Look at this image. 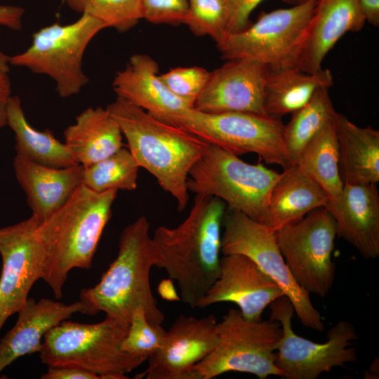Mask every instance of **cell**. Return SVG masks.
<instances>
[{
    "label": "cell",
    "instance_id": "obj_37",
    "mask_svg": "<svg viewBox=\"0 0 379 379\" xmlns=\"http://www.w3.org/2000/svg\"><path fill=\"white\" fill-rule=\"evenodd\" d=\"M41 379H100L99 376L84 369L74 367H48Z\"/></svg>",
    "mask_w": 379,
    "mask_h": 379
},
{
    "label": "cell",
    "instance_id": "obj_4",
    "mask_svg": "<svg viewBox=\"0 0 379 379\" xmlns=\"http://www.w3.org/2000/svg\"><path fill=\"white\" fill-rule=\"evenodd\" d=\"M150 224L140 216L121 232L117 256L93 287L81 291L82 314L130 322L133 312L142 307L147 320L162 324L165 316L158 306L150 284L153 265Z\"/></svg>",
    "mask_w": 379,
    "mask_h": 379
},
{
    "label": "cell",
    "instance_id": "obj_25",
    "mask_svg": "<svg viewBox=\"0 0 379 379\" xmlns=\"http://www.w3.org/2000/svg\"><path fill=\"white\" fill-rule=\"evenodd\" d=\"M65 145L75 161L84 167L96 163L123 147L121 129L101 107H88L63 133Z\"/></svg>",
    "mask_w": 379,
    "mask_h": 379
},
{
    "label": "cell",
    "instance_id": "obj_21",
    "mask_svg": "<svg viewBox=\"0 0 379 379\" xmlns=\"http://www.w3.org/2000/svg\"><path fill=\"white\" fill-rule=\"evenodd\" d=\"M82 309L80 301L66 305L45 298L38 301L28 298L15 325L0 339V373L18 358L40 352L46 333L81 313Z\"/></svg>",
    "mask_w": 379,
    "mask_h": 379
},
{
    "label": "cell",
    "instance_id": "obj_26",
    "mask_svg": "<svg viewBox=\"0 0 379 379\" xmlns=\"http://www.w3.org/2000/svg\"><path fill=\"white\" fill-rule=\"evenodd\" d=\"M328 69L308 73L296 67L267 69L263 91L265 113L279 118L305 106L321 87L333 85Z\"/></svg>",
    "mask_w": 379,
    "mask_h": 379
},
{
    "label": "cell",
    "instance_id": "obj_33",
    "mask_svg": "<svg viewBox=\"0 0 379 379\" xmlns=\"http://www.w3.org/2000/svg\"><path fill=\"white\" fill-rule=\"evenodd\" d=\"M166 333L162 324L149 322L144 309L138 307L133 312L121 348L123 352L145 362L162 347Z\"/></svg>",
    "mask_w": 379,
    "mask_h": 379
},
{
    "label": "cell",
    "instance_id": "obj_36",
    "mask_svg": "<svg viewBox=\"0 0 379 379\" xmlns=\"http://www.w3.org/2000/svg\"><path fill=\"white\" fill-rule=\"evenodd\" d=\"M264 0H226L228 7L227 32H237L250 24V15ZM295 4V0H282Z\"/></svg>",
    "mask_w": 379,
    "mask_h": 379
},
{
    "label": "cell",
    "instance_id": "obj_35",
    "mask_svg": "<svg viewBox=\"0 0 379 379\" xmlns=\"http://www.w3.org/2000/svg\"><path fill=\"white\" fill-rule=\"evenodd\" d=\"M143 19L160 25L183 24L188 0H141Z\"/></svg>",
    "mask_w": 379,
    "mask_h": 379
},
{
    "label": "cell",
    "instance_id": "obj_10",
    "mask_svg": "<svg viewBox=\"0 0 379 379\" xmlns=\"http://www.w3.org/2000/svg\"><path fill=\"white\" fill-rule=\"evenodd\" d=\"M222 225L221 252L241 254L253 260L281 289L290 300L302 325L322 331L320 312L313 305L310 293L292 276L280 252L276 231L241 212L230 209Z\"/></svg>",
    "mask_w": 379,
    "mask_h": 379
},
{
    "label": "cell",
    "instance_id": "obj_15",
    "mask_svg": "<svg viewBox=\"0 0 379 379\" xmlns=\"http://www.w3.org/2000/svg\"><path fill=\"white\" fill-rule=\"evenodd\" d=\"M214 315H180L166 331L162 347L151 355L146 369L136 379H190L193 367L217 345Z\"/></svg>",
    "mask_w": 379,
    "mask_h": 379
},
{
    "label": "cell",
    "instance_id": "obj_11",
    "mask_svg": "<svg viewBox=\"0 0 379 379\" xmlns=\"http://www.w3.org/2000/svg\"><path fill=\"white\" fill-rule=\"evenodd\" d=\"M279 118L248 112L206 113L190 108L182 127L205 142L237 156L255 153L267 164L290 166Z\"/></svg>",
    "mask_w": 379,
    "mask_h": 379
},
{
    "label": "cell",
    "instance_id": "obj_41",
    "mask_svg": "<svg viewBox=\"0 0 379 379\" xmlns=\"http://www.w3.org/2000/svg\"><path fill=\"white\" fill-rule=\"evenodd\" d=\"M158 293L160 297L169 302H175L180 300L175 288L173 281L170 279H163L158 284Z\"/></svg>",
    "mask_w": 379,
    "mask_h": 379
},
{
    "label": "cell",
    "instance_id": "obj_23",
    "mask_svg": "<svg viewBox=\"0 0 379 379\" xmlns=\"http://www.w3.org/2000/svg\"><path fill=\"white\" fill-rule=\"evenodd\" d=\"M329 199L322 189L297 165L284 168L274 184L262 224L274 231L325 207Z\"/></svg>",
    "mask_w": 379,
    "mask_h": 379
},
{
    "label": "cell",
    "instance_id": "obj_5",
    "mask_svg": "<svg viewBox=\"0 0 379 379\" xmlns=\"http://www.w3.org/2000/svg\"><path fill=\"white\" fill-rule=\"evenodd\" d=\"M129 322L107 317L96 324L63 321L46 333L39 357L48 367H74L100 379H126L144 361L122 351Z\"/></svg>",
    "mask_w": 379,
    "mask_h": 379
},
{
    "label": "cell",
    "instance_id": "obj_6",
    "mask_svg": "<svg viewBox=\"0 0 379 379\" xmlns=\"http://www.w3.org/2000/svg\"><path fill=\"white\" fill-rule=\"evenodd\" d=\"M216 329L217 345L193 367L190 379H212L227 372L250 373L260 379L283 377L275 364L282 336L279 322L248 321L239 310L232 308L217 323Z\"/></svg>",
    "mask_w": 379,
    "mask_h": 379
},
{
    "label": "cell",
    "instance_id": "obj_12",
    "mask_svg": "<svg viewBox=\"0 0 379 379\" xmlns=\"http://www.w3.org/2000/svg\"><path fill=\"white\" fill-rule=\"evenodd\" d=\"M280 252L296 282L307 293L324 298L335 274L332 253L337 237L333 218L326 207L276 231Z\"/></svg>",
    "mask_w": 379,
    "mask_h": 379
},
{
    "label": "cell",
    "instance_id": "obj_42",
    "mask_svg": "<svg viewBox=\"0 0 379 379\" xmlns=\"http://www.w3.org/2000/svg\"><path fill=\"white\" fill-rule=\"evenodd\" d=\"M10 65V56L0 51V74H8Z\"/></svg>",
    "mask_w": 379,
    "mask_h": 379
},
{
    "label": "cell",
    "instance_id": "obj_29",
    "mask_svg": "<svg viewBox=\"0 0 379 379\" xmlns=\"http://www.w3.org/2000/svg\"><path fill=\"white\" fill-rule=\"evenodd\" d=\"M329 88H320L305 106L292 114L288 123L284 125V142L290 166L296 164L307 144L333 119L336 111L328 93Z\"/></svg>",
    "mask_w": 379,
    "mask_h": 379
},
{
    "label": "cell",
    "instance_id": "obj_9",
    "mask_svg": "<svg viewBox=\"0 0 379 379\" xmlns=\"http://www.w3.org/2000/svg\"><path fill=\"white\" fill-rule=\"evenodd\" d=\"M315 1L262 12L244 29L227 32L217 44L222 58L254 60L271 69L295 67Z\"/></svg>",
    "mask_w": 379,
    "mask_h": 379
},
{
    "label": "cell",
    "instance_id": "obj_3",
    "mask_svg": "<svg viewBox=\"0 0 379 379\" xmlns=\"http://www.w3.org/2000/svg\"><path fill=\"white\" fill-rule=\"evenodd\" d=\"M117 194V190L95 192L81 184L60 208L39 223L36 234L44 252L42 279L55 298H62L72 270L91 268Z\"/></svg>",
    "mask_w": 379,
    "mask_h": 379
},
{
    "label": "cell",
    "instance_id": "obj_27",
    "mask_svg": "<svg viewBox=\"0 0 379 379\" xmlns=\"http://www.w3.org/2000/svg\"><path fill=\"white\" fill-rule=\"evenodd\" d=\"M6 125L14 133L16 154L51 167L78 164L65 143L59 141L50 130L39 131L29 124L20 98L17 95L10 98Z\"/></svg>",
    "mask_w": 379,
    "mask_h": 379
},
{
    "label": "cell",
    "instance_id": "obj_24",
    "mask_svg": "<svg viewBox=\"0 0 379 379\" xmlns=\"http://www.w3.org/2000/svg\"><path fill=\"white\" fill-rule=\"evenodd\" d=\"M333 123L343 185L378 184L379 131L370 126H359L337 112Z\"/></svg>",
    "mask_w": 379,
    "mask_h": 379
},
{
    "label": "cell",
    "instance_id": "obj_2",
    "mask_svg": "<svg viewBox=\"0 0 379 379\" xmlns=\"http://www.w3.org/2000/svg\"><path fill=\"white\" fill-rule=\"evenodd\" d=\"M106 109L118 124L139 167L152 174L175 199L179 211L185 209L189 201V173L208 143L121 98L117 97Z\"/></svg>",
    "mask_w": 379,
    "mask_h": 379
},
{
    "label": "cell",
    "instance_id": "obj_38",
    "mask_svg": "<svg viewBox=\"0 0 379 379\" xmlns=\"http://www.w3.org/2000/svg\"><path fill=\"white\" fill-rule=\"evenodd\" d=\"M24 13V8L20 6L0 5V25L12 30H20Z\"/></svg>",
    "mask_w": 379,
    "mask_h": 379
},
{
    "label": "cell",
    "instance_id": "obj_34",
    "mask_svg": "<svg viewBox=\"0 0 379 379\" xmlns=\"http://www.w3.org/2000/svg\"><path fill=\"white\" fill-rule=\"evenodd\" d=\"M209 74L210 72L199 66L178 67L159 74V77L173 94L194 107Z\"/></svg>",
    "mask_w": 379,
    "mask_h": 379
},
{
    "label": "cell",
    "instance_id": "obj_7",
    "mask_svg": "<svg viewBox=\"0 0 379 379\" xmlns=\"http://www.w3.org/2000/svg\"><path fill=\"white\" fill-rule=\"evenodd\" d=\"M279 173L261 164H251L209 144L191 168L187 189L223 201L230 209L262 222L271 190Z\"/></svg>",
    "mask_w": 379,
    "mask_h": 379
},
{
    "label": "cell",
    "instance_id": "obj_18",
    "mask_svg": "<svg viewBox=\"0 0 379 379\" xmlns=\"http://www.w3.org/2000/svg\"><path fill=\"white\" fill-rule=\"evenodd\" d=\"M366 22L359 0H316L295 67L308 73L321 71L337 42L347 32H360Z\"/></svg>",
    "mask_w": 379,
    "mask_h": 379
},
{
    "label": "cell",
    "instance_id": "obj_43",
    "mask_svg": "<svg viewBox=\"0 0 379 379\" xmlns=\"http://www.w3.org/2000/svg\"><path fill=\"white\" fill-rule=\"evenodd\" d=\"M312 1V0H295V4H296L304 3V2H306V1Z\"/></svg>",
    "mask_w": 379,
    "mask_h": 379
},
{
    "label": "cell",
    "instance_id": "obj_20",
    "mask_svg": "<svg viewBox=\"0 0 379 379\" xmlns=\"http://www.w3.org/2000/svg\"><path fill=\"white\" fill-rule=\"evenodd\" d=\"M334 219L337 236L365 259L379 255V192L377 184L344 185L340 196L325 206Z\"/></svg>",
    "mask_w": 379,
    "mask_h": 379
},
{
    "label": "cell",
    "instance_id": "obj_40",
    "mask_svg": "<svg viewBox=\"0 0 379 379\" xmlns=\"http://www.w3.org/2000/svg\"><path fill=\"white\" fill-rule=\"evenodd\" d=\"M366 21L374 27L379 25V0H359Z\"/></svg>",
    "mask_w": 379,
    "mask_h": 379
},
{
    "label": "cell",
    "instance_id": "obj_14",
    "mask_svg": "<svg viewBox=\"0 0 379 379\" xmlns=\"http://www.w3.org/2000/svg\"><path fill=\"white\" fill-rule=\"evenodd\" d=\"M39 221L31 215L0 227V332L6 320L25 305L44 270V252L36 236Z\"/></svg>",
    "mask_w": 379,
    "mask_h": 379
},
{
    "label": "cell",
    "instance_id": "obj_17",
    "mask_svg": "<svg viewBox=\"0 0 379 379\" xmlns=\"http://www.w3.org/2000/svg\"><path fill=\"white\" fill-rule=\"evenodd\" d=\"M267 67L248 59L227 60L210 72L194 108L206 113L248 112L267 115L263 91Z\"/></svg>",
    "mask_w": 379,
    "mask_h": 379
},
{
    "label": "cell",
    "instance_id": "obj_39",
    "mask_svg": "<svg viewBox=\"0 0 379 379\" xmlns=\"http://www.w3.org/2000/svg\"><path fill=\"white\" fill-rule=\"evenodd\" d=\"M11 93V81L8 74H0V128L6 125Z\"/></svg>",
    "mask_w": 379,
    "mask_h": 379
},
{
    "label": "cell",
    "instance_id": "obj_30",
    "mask_svg": "<svg viewBox=\"0 0 379 379\" xmlns=\"http://www.w3.org/2000/svg\"><path fill=\"white\" fill-rule=\"evenodd\" d=\"M140 167L127 148L84 167L82 185L100 193L108 190H135Z\"/></svg>",
    "mask_w": 379,
    "mask_h": 379
},
{
    "label": "cell",
    "instance_id": "obj_22",
    "mask_svg": "<svg viewBox=\"0 0 379 379\" xmlns=\"http://www.w3.org/2000/svg\"><path fill=\"white\" fill-rule=\"evenodd\" d=\"M13 165L32 215L39 222L60 208L82 184L84 166L80 164L51 167L16 154Z\"/></svg>",
    "mask_w": 379,
    "mask_h": 379
},
{
    "label": "cell",
    "instance_id": "obj_19",
    "mask_svg": "<svg viewBox=\"0 0 379 379\" xmlns=\"http://www.w3.org/2000/svg\"><path fill=\"white\" fill-rule=\"evenodd\" d=\"M112 88L117 97L175 126L192 108L167 88L159 77L157 62L145 53L130 58L126 67L114 76Z\"/></svg>",
    "mask_w": 379,
    "mask_h": 379
},
{
    "label": "cell",
    "instance_id": "obj_13",
    "mask_svg": "<svg viewBox=\"0 0 379 379\" xmlns=\"http://www.w3.org/2000/svg\"><path fill=\"white\" fill-rule=\"evenodd\" d=\"M270 307V319L279 322L282 328L275 364L283 378L317 379L322 373L356 361L357 351L351 345L358 336L350 322L339 321L328 331V340L318 343L295 333L291 324L294 308L285 295Z\"/></svg>",
    "mask_w": 379,
    "mask_h": 379
},
{
    "label": "cell",
    "instance_id": "obj_31",
    "mask_svg": "<svg viewBox=\"0 0 379 379\" xmlns=\"http://www.w3.org/2000/svg\"><path fill=\"white\" fill-rule=\"evenodd\" d=\"M67 6L81 15L102 22L106 28L127 32L143 19L141 0H65Z\"/></svg>",
    "mask_w": 379,
    "mask_h": 379
},
{
    "label": "cell",
    "instance_id": "obj_1",
    "mask_svg": "<svg viewBox=\"0 0 379 379\" xmlns=\"http://www.w3.org/2000/svg\"><path fill=\"white\" fill-rule=\"evenodd\" d=\"M187 218L177 227L159 226L151 236L154 267L176 281L180 300L192 308L217 279L220 270L221 227L225 203L195 194Z\"/></svg>",
    "mask_w": 379,
    "mask_h": 379
},
{
    "label": "cell",
    "instance_id": "obj_32",
    "mask_svg": "<svg viewBox=\"0 0 379 379\" xmlns=\"http://www.w3.org/2000/svg\"><path fill=\"white\" fill-rule=\"evenodd\" d=\"M183 24L197 36H209L216 44L227 33L228 7L226 0H188Z\"/></svg>",
    "mask_w": 379,
    "mask_h": 379
},
{
    "label": "cell",
    "instance_id": "obj_16",
    "mask_svg": "<svg viewBox=\"0 0 379 379\" xmlns=\"http://www.w3.org/2000/svg\"><path fill=\"white\" fill-rule=\"evenodd\" d=\"M284 295L279 286L253 260L244 255L229 254L221 258L219 276L197 307L232 302L246 319L257 321L262 319L268 305Z\"/></svg>",
    "mask_w": 379,
    "mask_h": 379
},
{
    "label": "cell",
    "instance_id": "obj_8",
    "mask_svg": "<svg viewBox=\"0 0 379 379\" xmlns=\"http://www.w3.org/2000/svg\"><path fill=\"white\" fill-rule=\"evenodd\" d=\"M105 25L88 15H81L67 25L53 23L35 32L30 46L10 57V65L49 77L62 98L78 94L88 83L83 69L84 53Z\"/></svg>",
    "mask_w": 379,
    "mask_h": 379
},
{
    "label": "cell",
    "instance_id": "obj_28",
    "mask_svg": "<svg viewBox=\"0 0 379 379\" xmlns=\"http://www.w3.org/2000/svg\"><path fill=\"white\" fill-rule=\"evenodd\" d=\"M295 165L322 189L328 201L338 199L344 185L333 118L307 144Z\"/></svg>",
    "mask_w": 379,
    "mask_h": 379
}]
</instances>
